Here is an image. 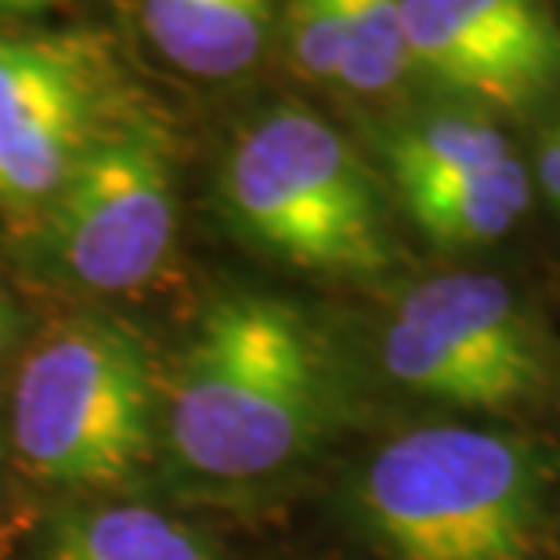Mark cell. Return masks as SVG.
<instances>
[{"mask_svg":"<svg viewBox=\"0 0 560 560\" xmlns=\"http://www.w3.org/2000/svg\"><path fill=\"white\" fill-rule=\"evenodd\" d=\"M332 401V362L315 322L282 296L229 293L185 343L166 438L199 478L260 481L318 445Z\"/></svg>","mask_w":560,"mask_h":560,"instance_id":"6da1fadb","label":"cell"},{"mask_svg":"<svg viewBox=\"0 0 560 560\" xmlns=\"http://www.w3.org/2000/svg\"><path fill=\"white\" fill-rule=\"evenodd\" d=\"M553 459L488 427H416L365 463L354 506L387 560H539Z\"/></svg>","mask_w":560,"mask_h":560,"instance_id":"7a4b0ae2","label":"cell"},{"mask_svg":"<svg viewBox=\"0 0 560 560\" xmlns=\"http://www.w3.org/2000/svg\"><path fill=\"white\" fill-rule=\"evenodd\" d=\"M221 196L235 229L293 268L373 279L395 257L373 171L340 130L301 105H279L243 130Z\"/></svg>","mask_w":560,"mask_h":560,"instance_id":"3957f363","label":"cell"},{"mask_svg":"<svg viewBox=\"0 0 560 560\" xmlns=\"http://www.w3.org/2000/svg\"><path fill=\"white\" fill-rule=\"evenodd\" d=\"M156 441V376L145 340L116 318L47 326L11 390V445L47 485L109 488Z\"/></svg>","mask_w":560,"mask_h":560,"instance_id":"277c9868","label":"cell"},{"mask_svg":"<svg viewBox=\"0 0 560 560\" xmlns=\"http://www.w3.org/2000/svg\"><path fill=\"white\" fill-rule=\"evenodd\" d=\"M384 369L412 395L503 412L542 390L546 348L503 279L463 271L401 296L384 329Z\"/></svg>","mask_w":560,"mask_h":560,"instance_id":"5b68a950","label":"cell"},{"mask_svg":"<svg viewBox=\"0 0 560 560\" xmlns=\"http://www.w3.org/2000/svg\"><path fill=\"white\" fill-rule=\"evenodd\" d=\"M51 249L88 290H138L177 235L174 163L149 124L98 130L51 196Z\"/></svg>","mask_w":560,"mask_h":560,"instance_id":"8992f818","label":"cell"},{"mask_svg":"<svg viewBox=\"0 0 560 560\" xmlns=\"http://www.w3.org/2000/svg\"><path fill=\"white\" fill-rule=\"evenodd\" d=\"M412 69L499 113L560 91V22L546 0H401Z\"/></svg>","mask_w":560,"mask_h":560,"instance_id":"52a82bcc","label":"cell"},{"mask_svg":"<svg viewBox=\"0 0 560 560\" xmlns=\"http://www.w3.org/2000/svg\"><path fill=\"white\" fill-rule=\"evenodd\" d=\"M98 130V80L77 47L0 37V199H51Z\"/></svg>","mask_w":560,"mask_h":560,"instance_id":"ba28073f","label":"cell"},{"mask_svg":"<svg viewBox=\"0 0 560 560\" xmlns=\"http://www.w3.org/2000/svg\"><path fill=\"white\" fill-rule=\"evenodd\" d=\"M276 0H141L152 47L188 77L229 80L257 62Z\"/></svg>","mask_w":560,"mask_h":560,"instance_id":"9c48e42d","label":"cell"},{"mask_svg":"<svg viewBox=\"0 0 560 560\" xmlns=\"http://www.w3.org/2000/svg\"><path fill=\"white\" fill-rule=\"evenodd\" d=\"M409 218L427 240L448 249L495 243L532 207V174L517 156L470 174L401 188Z\"/></svg>","mask_w":560,"mask_h":560,"instance_id":"30bf717a","label":"cell"},{"mask_svg":"<svg viewBox=\"0 0 560 560\" xmlns=\"http://www.w3.org/2000/svg\"><path fill=\"white\" fill-rule=\"evenodd\" d=\"M40 560H213L185 521L149 506H109L62 521Z\"/></svg>","mask_w":560,"mask_h":560,"instance_id":"8fae6325","label":"cell"},{"mask_svg":"<svg viewBox=\"0 0 560 560\" xmlns=\"http://www.w3.org/2000/svg\"><path fill=\"white\" fill-rule=\"evenodd\" d=\"M514 156L506 135L478 113H427L401 124L387 138L384 160L395 185H420L438 177L470 174Z\"/></svg>","mask_w":560,"mask_h":560,"instance_id":"7c38bea8","label":"cell"},{"mask_svg":"<svg viewBox=\"0 0 560 560\" xmlns=\"http://www.w3.org/2000/svg\"><path fill=\"white\" fill-rule=\"evenodd\" d=\"M343 55L340 83L359 94L390 91L409 73L401 0H340Z\"/></svg>","mask_w":560,"mask_h":560,"instance_id":"4fadbf2b","label":"cell"},{"mask_svg":"<svg viewBox=\"0 0 560 560\" xmlns=\"http://www.w3.org/2000/svg\"><path fill=\"white\" fill-rule=\"evenodd\" d=\"M290 47L304 77L337 80L343 55L340 0H290Z\"/></svg>","mask_w":560,"mask_h":560,"instance_id":"5bb4252c","label":"cell"},{"mask_svg":"<svg viewBox=\"0 0 560 560\" xmlns=\"http://www.w3.org/2000/svg\"><path fill=\"white\" fill-rule=\"evenodd\" d=\"M542 188V196L560 207V120L546 130L539 141V152H535V182Z\"/></svg>","mask_w":560,"mask_h":560,"instance_id":"9a60e30c","label":"cell"},{"mask_svg":"<svg viewBox=\"0 0 560 560\" xmlns=\"http://www.w3.org/2000/svg\"><path fill=\"white\" fill-rule=\"evenodd\" d=\"M58 4V0H0V15H30V11H44Z\"/></svg>","mask_w":560,"mask_h":560,"instance_id":"2e32d148","label":"cell"},{"mask_svg":"<svg viewBox=\"0 0 560 560\" xmlns=\"http://www.w3.org/2000/svg\"><path fill=\"white\" fill-rule=\"evenodd\" d=\"M11 337H15V315H11V304L4 301V293H0V354H4Z\"/></svg>","mask_w":560,"mask_h":560,"instance_id":"e0dca14e","label":"cell"},{"mask_svg":"<svg viewBox=\"0 0 560 560\" xmlns=\"http://www.w3.org/2000/svg\"><path fill=\"white\" fill-rule=\"evenodd\" d=\"M557 4H560V0H557Z\"/></svg>","mask_w":560,"mask_h":560,"instance_id":"ac0fdd59","label":"cell"}]
</instances>
